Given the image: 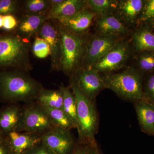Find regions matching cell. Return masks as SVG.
Returning <instances> with one entry per match:
<instances>
[{
  "label": "cell",
  "mask_w": 154,
  "mask_h": 154,
  "mask_svg": "<svg viewBox=\"0 0 154 154\" xmlns=\"http://www.w3.org/2000/svg\"><path fill=\"white\" fill-rule=\"evenodd\" d=\"M136 59L137 69L142 74L154 72V52L146 51L139 53Z\"/></svg>",
  "instance_id": "cell-25"
},
{
  "label": "cell",
  "mask_w": 154,
  "mask_h": 154,
  "mask_svg": "<svg viewBox=\"0 0 154 154\" xmlns=\"http://www.w3.org/2000/svg\"><path fill=\"white\" fill-rule=\"evenodd\" d=\"M132 44L137 52H154V34L148 28L139 29L133 35Z\"/></svg>",
  "instance_id": "cell-20"
},
{
  "label": "cell",
  "mask_w": 154,
  "mask_h": 154,
  "mask_svg": "<svg viewBox=\"0 0 154 154\" xmlns=\"http://www.w3.org/2000/svg\"><path fill=\"white\" fill-rule=\"evenodd\" d=\"M122 37L117 35H95L89 39L82 68H89L96 63L115 46Z\"/></svg>",
  "instance_id": "cell-8"
},
{
  "label": "cell",
  "mask_w": 154,
  "mask_h": 154,
  "mask_svg": "<svg viewBox=\"0 0 154 154\" xmlns=\"http://www.w3.org/2000/svg\"><path fill=\"white\" fill-rule=\"evenodd\" d=\"M29 40L14 31L0 34V71L17 69L28 72L33 69Z\"/></svg>",
  "instance_id": "cell-2"
},
{
  "label": "cell",
  "mask_w": 154,
  "mask_h": 154,
  "mask_svg": "<svg viewBox=\"0 0 154 154\" xmlns=\"http://www.w3.org/2000/svg\"><path fill=\"white\" fill-rule=\"evenodd\" d=\"M70 131L54 128L42 135L41 142L53 154H72L76 142Z\"/></svg>",
  "instance_id": "cell-9"
},
{
  "label": "cell",
  "mask_w": 154,
  "mask_h": 154,
  "mask_svg": "<svg viewBox=\"0 0 154 154\" xmlns=\"http://www.w3.org/2000/svg\"><path fill=\"white\" fill-rule=\"evenodd\" d=\"M73 75L80 90L91 100L105 88L101 75L91 68H82Z\"/></svg>",
  "instance_id": "cell-11"
},
{
  "label": "cell",
  "mask_w": 154,
  "mask_h": 154,
  "mask_svg": "<svg viewBox=\"0 0 154 154\" xmlns=\"http://www.w3.org/2000/svg\"><path fill=\"white\" fill-rule=\"evenodd\" d=\"M134 104L141 129L154 136V104L143 99Z\"/></svg>",
  "instance_id": "cell-18"
},
{
  "label": "cell",
  "mask_w": 154,
  "mask_h": 154,
  "mask_svg": "<svg viewBox=\"0 0 154 154\" xmlns=\"http://www.w3.org/2000/svg\"><path fill=\"white\" fill-rule=\"evenodd\" d=\"M42 107L49 116L51 120L56 127L69 130L76 128L73 122L63 109Z\"/></svg>",
  "instance_id": "cell-23"
},
{
  "label": "cell",
  "mask_w": 154,
  "mask_h": 154,
  "mask_svg": "<svg viewBox=\"0 0 154 154\" xmlns=\"http://www.w3.org/2000/svg\"><path fill=\"white\" fill-rule=\"evenodd\" d=\"M0 154H11L8 146L5 139L0 143Z\"/></svg>",
  "instance_id": "cell-34"
},
{
  "label": "cell",
  "mask_w": 154,
  "mask_h": 154,
  "mask_svg": "<svg viewBox=\"0 0 154 154\" xmlns=\"http://www.w3.org/2000/svg\"><path fill=\"white\" fill-rule=\"evenodd\" d=\"M101 75L105 88L119 98L133 103L142 99L143 76L136 68L130 67L119 72Z\"/></svg>",
  "instance_id": "cell-4"
},
{
  "label": "cell",
  "mask_w": 154,
  "mask_h": 154,
  "mask_svg": "<svg viewBox=\"0 0 154 154\" xmlns=\"http://www.w3.org/2000/svg\"><path fill=\"white\" fill-rule=\"evenodd\" d=\"M72 154H102L97 143L80 142L77 141Z\"/></svg>",
  "instance_id": "cell-28"
},
{
  "label": "cell",
  "mask_w": 154,
  "mask_h": 154,
  "mask_svg": "<svg viewBox=\"0 0 154 154\" xmlns=\"http://www.w3.org/2000/svg\"><path fill=\"white\" fill-rule=\"evenodd\" d=\"M144 1L142 0L118 1L115 11L116 17L128 27L134 25L137 22L143 8Z\"/></svg>",
  "instance_id": "cell-16"
},
{
  "label": "cell",
  "mask_w": 154,
  "mask_h": 154,
  "mask_svg": "<svg viewBox=\"0 0 154 154\" xmlns=\"http://www.w3.org/2000/svg\"><path fill=\"white\" fill-rule=\"evenodd\" d=\"M58 23L62 44L60 70L70 77L82 68L86 48L90 38L86 34L72 33Z\"/></svg>",
  "instance_id": "cell-5"
},
{
  "label": "cell",
  "mask_w": 154,
  "mask_h": 154,
  "mask_svg": "<svg viewBox=\"0 0 154 154\" xmlns=\"http://www.w3.org/2000/svg\"><path fill=\"white\" fill-rule=\"evenodd\" d=\"M86 7L96 16L113 14L117 7L116 0H86Z\"/></svg>",
  "instance_id": "cell-22"
},
{
  "label": "cell",
  "mask_w": 154,
  "mask_h": 154,
  "mask_svg": "<svg viewBox=\"0 0 154 154\" xmlns=\"http://www.w3.org/2000/svg\"><path fill=\"white\" fill-rule=\"evenodd\" d=\"M154 21V0L145 1L143 8L138 19L137 22L148 23H152Z\"/></svg>",
  "instance_id": "cell-29"
},
{
  "label": "cell",
  "mask_w": 154,
  "mask_h": 154,
  "mask_svg": "<svg viewBox=\"0 0 154 154\" xmlns=\"http://www.w3.org/2000/svg\"><path fill=\"white\" fill-rule=\"evenodd\" d=\"M46 14H25L18 19V25L14 31L28 40L32 37L35 38L38 36L42 26L48 20Z\"/></svg>",
  "instance_id": "cell-14"
},
{
  "label": "cell",
  "mask_w": 154,
  "mask_h": 154,
  "mask_svg": "<svg viewBox=\"0 0 154 154\" xmlns=\"http://www.w3.org/2000/svg\"><path fill=\"white\" fill-rule=\"evenodd\" d=\"M44 89L29 72L12 69L0 71V102L26 103L35 102Z\"/></svg>",
  "instance_id": "cell-1"
},
{
  "label": "cell",
  "mask_w": 154,
  "mask_h": 154,
  "mask_svg": "<svg viewBox=\"0 0 154 154\" xmlns=\"http://www.w3.org/2000/svg\"><path fill=\"white\" fill-rule=\"evenodd\" d=\"M22 110V106L19 103H9L0 109V130L4 135L18 131Z\"/></svg>",
  "instance_id": "cell-15"
},
{
  "label": "cell",
  "mask_w": 154,
  "mask_h": 154,
  "mask_svg": "<svg viewBox=\"0 0 154 154\" xmlns=\"http://www.w3.org/2000/svg\"><path fill=\"white\" fill-rule=\"evenodd\" d=\"M50 0H27L25 2V14L47 13L50 8Z\"/></svg>",
  "instance_id": "cell-26"
},
{
  "label": "cell",
  "mask_w": 154,
  "mask_h": 154,
  "mask_svg": "<svg viewBox=\"0 0 154 154\" xmlns=\"http://www.w3.org/2000/svg\"><path fill=\"white\" fill-rule=\"evenodd\" d=\"M32 51L36 57L45 58L50 55L49 45L43 38L36 36L32 46Z\"/></svg>",
  "instance_id": "cell-27"
},
{
  "label": "cell",
  "mask_w": 154,
  "mask_h": 154,
  "mask_svg": "<svg viewBox=\"0 0 154 154\" xmlns=\"http://www.w3.org/2000/svg\"><path fill=\"white\" fill-rule=\"evenodd\" d=\"M36 102L42 107L56 109H62L63 96L60 89L47 90L42 91Z\"/></svg>",
  "instance_id": "cell-21"
},
{
  "label": "cell",
  "mask_w": 154,
  "mask_h": 154,
  "mask_svg": "<svg viewBox=\"0 0 154 154\" xmlns=\"http://www.w3.org/2000/svg\"><path fill=\"white\" fill-rule=\"evenodd\" d=\"M19 3L17 0H0V15L15 16L19 11Z\"/></svg>",
  "instance_id": "cell-31"
},
{
  "label": "cell",
  "mask_w": 154,
  "mask_h": 154,
  "mask_svg": "<svg viewBox=\"0 0 154 154\" xmlns=\"http://www.w3.org/2000/svg\"><path fill=\"white\" fill-rule=\"evenodd\" d=\"M18 24V19L13 15L3 16V25L2 29L6 32L14 31L17 28Z\"/></svg>",
  "instance_id": "cell-32"
},
{
  "label": "cell",
  "mask_w": 154,
  "mask_h": 154,
  "mask_svg": "<svg viewBox=\"0 0 154 154\" xmlns=\"http://www.w3.org/2000/svg\"><path fill=\"white\" fill-rule=\"evenodd\" d=\"M55 127L44 108L36 101L22 106V118L17 131L41 136Z\"/></svg>",
  "instance_id": "cell-6"
},
{
  "label": "cell",
  "mask_w": 154,
  "mask_h": 154,
  "mask_svg": "<svg viewBox=\"0 0 154 154\" xmlns=\"http://www.w3.org/2000/svg\"><path fill=\"white\" fill-rule=\"evenodd\" d=\"M85 8L84 0H64L59 5L50 8L46 16L48 20H57L71 17Z\"/></svg>",
  "instance_id": "cell-19"
},
{
  "label": "cell",
  "mask_w": 154,
  "mask_h": 154,
  "mask_svg": "<svg viewBox=\"0 0 154 154\" xmlns=\"http://www.w3.org/2000/svg\"><path fill=\"white\" fill-rule=\"evenodd\" d=\"M63 96V109L72 120L75 125L76 129L78 126L76 113V104L75 96L70 88L63 85L59 87Z\"/></svg>",
  "instance_id": "cell-24"
},
{
  "label": "cell",
  "mask_w": 154,
  "mask_h": 154,
  "mask_svg": "<svg viewBox=\"0 0 154 154\" xmlns=\"http://www.w3.org/2000/svg\"><path fill=\"white\" fill-rule=\"evenodd\" d=\"M3 25V16L0 15V29H2Z\"/></svg>",
  "instance_id": "cell-36"
},
{
  "label": "cell",
  "mask_w": 154,
  "mask_h": 154,
  "mask_svg": "<svg viewBox=\"0 0 154 154\" xmlns=\"http://www.w3.org/2000/svg\"><path fill=\"white\" fill-rule=\"evenodd\" d=\"M96 35H114L122 37L129 32V28L114 14L98 17L96 22Z\"/></svg>",
  "instance_id": "cell-17"
},
{
  "label": "cell",
  "mask_w": 154,
  "mask_h": 154,
  "mask_svg": "<svg viewBox=\"0 0 154 154\" xmlns=\"http://www.w3.org/2000/svg\"><path fill=\"white\" fill-rule=\"evenodd\" d=\"M26 154H53L42 142L36 145Z\"/></svg>",
  "instance_id": "cell-33"
},
{
  "label": "cell",
  "mask_w": 154,
  "mask_h": 154,
  "mask_svg": "<svg viewBox=\"0 0 154 154\" xmlns=\"http://www.w3.org/2000/svg\"><path fill=\"white\" fill-rule=\"evenodd\" d=\"M5 139V135L0 130V143Z\"/></svg>",
  "instance_id": "cell-37"
},
{
  "label": "cell",
  "mask_w": 154,
  "mask_h": 154,
  "mask_svg": "<svg viewBox=\"0 0 154 154\" xmlns=\"http://www.w3.org/2000/svg\"><path fill=\"white\" fill-rule=\"evenodd\" d=\"M131 54L129 43L121 39L96 63L88 68L99 73H112L123 67Z\"/></svg>",
  "instance_id": "cell-7"
},
{
  "label": "cell",
  "mask_w": 154,
  "mask_h": 154,
  "mask_svg": "<svg viewBox=\"0 0 154 154\" xmlns=\"http://www.w3.org/2000/svg\"><path fill=\"white\" fill-rule=\"evenodd\" d=\"M38 36L45 39L49 45L51 70H60L62 44L58 22L55 24L47 20L42 26Z\"/></svg>",
  "instance_id": "cell-10"
},
{
  "label": "cell",
  "mask_w": 154,
  "mask_h": 154,
  "mask_svg": "<svg viewBox=\"0 0 154 154\" xmlns=\"http://www.w3.org/2000/svg\"><path fill=\"white\" fill-rule=\"evenodd\" d=\"M5 140L11 154H26L41 142V137L35 134L13 131L5 135Z\"/></svg>",
  "instance_id": "cell-12"
},
{
  "label": "cell",
  "mask_w": 154,
  "mask_h": 154,
  "mask_svg": "<svg viewBox=\"0 0 154 154\" xmlns=\"http://www.w3.org/2000/svg\"><path fill=\"white\" fill-rule=\"evenodd\" d=\"M64 0H50V8H52L56 7L62 3Z\"/></svg>",
  "instance_id": "cell-35"
},
{
  "label": "cell",
  "mask_w": 154,
  "mask_h": 154,
  "mask_svg": "<svg viewBox=\"0 0 154 154\" xmlns=\"http://www.w3.org/2000/svg\"><path fill=\"white\" fill-rule=\"evenodd\" d=\"M96 16L86 7L71 17L60 18L56 20L72 33L85 34L91 27Z\"/></svg>",
  "instance_id": "cell-13"
},
{
  "label": "cell",
  "mask_w": 154,
  "mask_h": 154,
  "mask_svg": "<svg viewBox=\"0 0 154 154\" xmlns=\"http://www.w3.org/2000/svg\"><path fill=\"white\" fill-rule=\"evenodd\" d=\"M70 77L69 86L76 104L79 135L80 142H96L95 136L99 127V118L94 100H91L80 90L74 76Z\"/></svg>",
  "instance_id": "cell-3"
},
{
  "label": "cell",
  "mask_w": 154,
  "mask_h": 154,
  "mask_svg": "<svg viewBox=\"0 0 154 154\" xmlns=\"http://www.w3.org/2000/svg\"><path fill=\"white\" fill-rule=\"evenodd\" d=\"M143 98L154 104V72L149 74L143 82Z\"/></svg>",
  "instance_id": "cell-30"
}]
</instances>
